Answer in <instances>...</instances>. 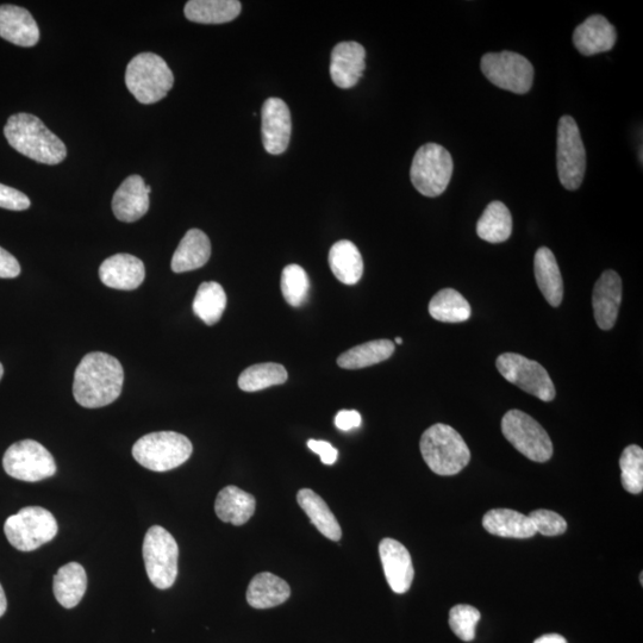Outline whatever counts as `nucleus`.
<instances>
[{
    "label": "nucleus",
    "instance_id": "nucleus-14",
    "mask_svg": "<svg viewBox=\"0 0 643 643\" xmlns=\"http://www.w3.org/2000/svg\"><path fill=\"white\" fill-rule=\"evenodd\" d=\"M262 143L267 153L283 154L291 140L292 120L289 106L279 98H268L261 111Z\"/></svg>",
    "mask_w": 643,
    "mask_h": 643
},
{
    "label": "nucleus",
    "instance_id": "nucleus-41",
    "mask_svg": "<svg viewBox=\"0 0 643 643\" xmlns=\"http://www.w3.org/2000/svg\"><path fill=\"white\" fill-rule=\"evenodd\" d=\"M308 447L312 452L320 455L321 461L324 465H334L337 458H339V452H337V449L327 441L309 440Z\"/></svg>",
    "mask_w": 643,
    "mask_h": 643
},
{
    "label": "nucleus",
    "instance_id": "nucleus-4",
    "mask_svg": "<svg viewBox=\"0 0 643 643\" xmlns=\"http://www.w3.org/2000/svg\"><path fill=\"white\" fill-rule=\"evenodd\" d=\"M126 84L136 101L142 104H154L164 99L171 91L174 76L161 56L142 53L129 62Z\"/></svg>",
    "mask_w": 643,
    "mask_h": 643
},
{
    "label": "nucleus",
    "instance_id": "nucleus-16",
    "mask_svg": "<svg viewBox=\"0 0 643 643\" xmlns=\"http://www.w3.org/2000/svg\"><path fill=\"white\" fill-rule=\"evenodd\" d=\"M366 51L358 42L336 45L330 62V77L340 89L347 90L359 83L366 68Z\"/></svg>",
    "mask_w": 643,
    "mask_h": 643
},
{
    "label": "nucleus",
    "instance_id": "nucleus-46",
    "mask_svg": "<svg viewBox=\"0 0 643 643\" xmlns=\"http://www.w3.org/2000/svg\"><path fill=\"white\" fill-rule=\"evenodd\" d=\"M4 376V367L2 365V362H0V380H2Z\"/></svg>",
    "mask_w": 643,
    "mask_h": 643
},
{
    "label": "nucleus",
    "instance_id": "nucleus-2",
    "mask_svg": "<svg viewBox=\"0 0 643 643\" xmlns=\"http://www.w3.org/2000/svg\"><path fill=\"white\" fill-rule=\"evenodd\" d=\"M9 145L27 158L45 165H58L67 155L65 143L34 115L11 116L4 127Z\"/></svg>",
    "mask_w": 643,
    "mask_h": 643
},
{
    "label": "nucleus",
    "instance_id": "nucleus-19",
    "mask_svg": "<svg viewBox=\"0 0 643 643\" xmlns=\"http://www.w3.org/2000/svg\"><path fill=\"white\" fill-rule=\"evenodd\" d=\"M99 278L110 289L133 291L146 278L143 262L130 254H116L106 259L99 268Z\"/></svg>",
    "mask_w": 643,
    "mask_h": 643
},
{
    "label": "nucleus",
    "instance_id": "nucleus-27",
    "mask_svg": "<svg viewBox=\"0 0 643 643\" xmlns=\"http://www.w3.org/2000/svg\"><path fill=\"white\" fill-rule=\"evenodd\" d=\"M329 266L339 282L355 285L364 274V260L353 242L342 240L336 242L329 252Z\"/></svg>",
    "mask_w": 643,
    "mask_h": 643
},
{
    "label": "nucleus",
    "instance_id": "nucleus-20",
    "mask_svg": "<svg viewBox=\"0 0 643 643\" xmlns=\"http://www.w3.org/2000/svg\"><path fill=\"white\" fill-rule=\"evenodd\" d=\"M617 40L616 29L607 18L593 15L574 30L573 43L585 56L611 51Z\"/></svg>",
    "mask_w": 643,
    "mask_h": 643
},
{
    "label": "nucleus",
    "instance_id": "nucleus-26",
    "mask_svg": "<svg viewBox=\"0 0 643 643\" xmlns=\"http://www.w3.org/2000/svg\"><path fill=\"white\" fill-rule=\"evenodd\" d=\"M483 526L486 532L501 538L529 539L536 534L529 516L510 509H495L485 514Z\"/></svg>",
    "mask_w": 643,
    "mask_h": 643
},
{
    "label": "nucleus",
    "instance_id": "nucleus-29",
    "mask_svg": "<svg viewBox=\"0 0 643 643\" xmlns=\"http://www.w3.org/2000/svg\"><path fill=\"white\" fill-rule=\"evenodd\" d=\"M297 502L299 507L304 510L311 520V523L327 539L340 541L342 538V529L339 521L336 520L328 504L323 501L322 497L310 489H303L297 493Z\"/></svg>",
    "mask_w": 643,
    "mask_h": 643
},
{
    "label": "nucleus",
    "instance_id": "nucleus-1",
    "mask_svg": "<svg viewBox=\"0 0 643 643\" xmlns=\"http://www.w3.org/2000/svg\"><path fill=\"white\" fill-rule=\"evenodd\" d=\"M124 371L110 354L92 352L81 359L74 373L73 395L81 407L104 408L121 396Z\"/></svg>",
    "mask_w": 643,
    "mask_h": 643
},
{
    "label": "nucleus",
    "instance_id": "nucleus-35",
    "mask_svg": "<svg viewBox=\"0 0 643 643\" xmlns=\"http://www.w3.org/2000/svg\"><path fill=\"white\" fill-rule=\"evenodd\" d=\"M287 378L289 374L283 365L266 362L246 368L239 378V387L242 391L258 392L271 386L285 384Z\"/></svg>",
    "mask_w": 643,
    "mask_h": 643
},
{
    "label": "nucleus",
    "instance_id": "nucleus-17",
    "mask_svg": "<svg viewBox=\"0 0 643 643\" xmlns=\"http://www.w3.org/2000/svg\"><path fill=\"white\" fill-rule=\"evenodd\" d=\"M622 302V280L615 271H605L593 289L592 307L597 326L613 329Z\"/></svg>",
    "mask_w": 643,
    "mask_h": 643
},
{
    "label": "nucleus",
    "instance_id": "nucleus-12",
    "mask_svg": "<svg viewBox=\"0 0 643 643\" xmlns=\"http://www.w3.org/2000/svg\"><path fill=\"white\" fill-rule=\"evenodd\" d=\"M3 467L10 477L28 483L41 482L56 472L53 455L34 440H23L10 446L4 454Z\"/></svg>",
    "mask_w": 643,
    "mask_h": 643
},
{
    "label": "nucleus",
    "instance_id": "nucleus-24",
    "mask_svg": "<svg viewBox=\"0 0 643 643\" xmlns=\"http://www.w3.org/2000/svg\"><path fill=\"white\" fill-rule=\"evenodd\" d=\"M291 596L290 585L276 574L262 572L249 583L247 602L255 609H270L283 604Z\"/></svg>",
    "mask_w": 643,
    "mask_h": 643
},
{
    "label": "nucleus",
    "instance_id": "nucleus-44",
    "mask_svg": "<svg viewBox=\"0 0 643 643\" xmlns=\"http://www.w3.org/2000/svg\"><path fill=\"white\" fill-rule=\"evenodd\" d=\"M534 643H568L563 635L559 634H547L541 636Z\"/></svg>",
    "mask_w": 643,
    "mask_h": 643
},
{
    "label": "nucleus",
    "instance_id": "nucleus-8",
    "mask_svg": "<svg viewBox=\"0 0 643 643\" xmlns=\"http://www.w3.org/2000/svg\"><path fill=\"white\" fill-rule=\"evenodd\" d=\"M143 560L149 580L155 588H172L178 577L179 547L165 528L154 526L143 541Z\"/></svg>",
    "mask_w": 643,
    "mask_h": 643
},
{
    "label": "nucleus",
    "instance_id": "nucleus-34",
    "mask_svg": "<svg viewBox=\"0 0 643 643\" xmlns=\"http://www.w3.org/2000/svg\"><path fill=\"white\" fill-rule=\"evenodd\" d=\"M226 308L227 295L220 284L208 282L199 286L193 301V311L205 324L214 326L220 322Z\"/></svg>",
    "mask_w": 643,
    "mask_h": 643
},
{
    "label": "nucleus",
    "instance_id": "nucleus-10",
    "mask_svg": "<svg viewBox=\"0 0 643 643\" xmlns=\"http://www.w3.org/2000/svg\"><path fill=\"white\" fill-rule=\"evenodd\" d=\"M482 72L499 89L526 95L534 83V67L523 55L514 52L488 53L482 58Z\"/></svg>",
    "mask_w": 643,
    "mask_h": 643
},
{
    "label": "nucleus",
    "instance_id": "nucleus-3",
    "mask_svg": "<svg viewBox=\"0 0 643 643\" xmlns=\"http://www.w3.org/2000/svg\"><path fill=\"white\" fill-rule=\"evenodd\" d=\"M424 461L439 476H454L470 464L471 452L461 435L447 424H434L420 442Z\"/></svg>",
    "mask_w": 643,
    "mask_h": 643
},
{
    "label": "nucleus",
    "instance_id": "nucleus-38",
    "mask_svg": "<svg viewBox=\"0 0 643 643\" xmlns=\"http://www.w3.org/2000/svg\"><path fill=\"white\" fill-rule=\"evenodd\" d=\"M480 621L479 610L471 605H455L449 613V626L459 639L471 642L476 638V628Z\"/></svg>",
    "mask_w": 643,
    "mask_h": 643
},
{
    "label": "nucleus",
    "instance_id": "nucleus-32",
    "mask_svg": "<svg viewBox=\"0 0 643 643\" xmlns=\"http://www.w3.org/2000/svg\"><path fill=\"white\" fill-rule=\"evenodd\" d=\"M395 353V343L390 340H374L349 349L337 359V365L345 370H360L380 364Z\"/></svg>",
    "mask_w": 643,
    "mask_h": 643
},
{
    "label": "nucleus",
    "instance_id": "nucleus-9",
    "mask_svg": "<svg viewBox=\"0 0 643 643\" xmlns=\"http://www.w3.org/2000/svg\"><path fill=\"white\" fill-rule=\"evenodd\" d=\"M502 432L518 452L535 463H546L553 457V443L546 430L523 411H508L502 420Z\"/></svg>",
    "mask_w": 643,
    "mask_h": 643
},
{
    "label": "nucleus",
    "instance_id": "nucleus-18",
    "mask_svg": "<svg viewBox=\"0 0 643 643\" xmlns=\"http://www.w3.org/2000/svg\"><path fill=\"white\" fill-rule=\"evenodd\" d=\"M151 186L140 176H130L118 187L112 198V211L118 221L133 223L139 221L149 210Z\"/></svg>",
    "mask_w": 643,
    "mask_h": 643
},
{
    "label": "nucleus",
    "instance_id": "nucleus-6",
    "mask_svg": "<svg viewBox=\"0 0 643 643\" xmlns=\"http://www.w3.org/2000/svg\"><path fill=\"white\" fill-rule=\"evenodd\" d=\"M453 170L451 153L436 143H427L418 149L412 160L411 183L421 195L439 197L451 183Z\"/></svg>",
    "mask_w": 643,
    "mask_h": 643
},
{
    "label": "nucleus",
    "instance_id": "nucleus-5",
    "mask_svg": "<svg viewBox=\"0 0 643 643\" xmlns=\"http://www.w3.org/2000/svg\"><path fill=\"white\" fill-rule=\"evenodd\" d=\"M192 452L191 441L174 432L145 435L133 447V457L137 463L154 472L174 470L185 464Z\"/></svg>",
    "mask_w": 643,
    "mask_h": 643
},
{
    "label": "nucleus",
    "instance_id": "nucleus-42",
    "mask_svg": "<svg viewBox=\"0 0 643 643\" xmlns=\"http://www.w3.org/2000/svg\"><path fill=\"white\" fill-rule=\"evenodd\" d=\"M20 273V262L17 261L14 255L0 247V278L12 279L20 276Z\"/></svg>",
    "mask_w": 643,
    "mask_h": 643
},
{
    "label": "nucleus",
    "instance_id": "nucleus-40",
    "mask_svg": "<svg viewBox=\"0 0 643 643\" xmlns=\"http://www.w3.org/2000/svg\"><path fill=\"white\" fill-rule=\"evenodd\" d=\"M30 199L14 187L0 184V208L23 211L30 208Z\"/></svg>",
    "mask_w": 643,
    "mask_h": 643
},
{
    "label": "nucleus",
    "instance_id": "nucleus-7",
    "mask_svg": "<svg viewBox=\"0 0 643 643\" xmlns=\"http://www.w3.org/2000/svg\"><path fill=\"white\" fill-rule=\"evenodd\" d=\"M4 533L18 551L33 552L55 538L58 522L46 509L27 507L6 520Z\"/></svg>",
    "mask_w": 643,
    "mask_h": 643
},
{
    "label": "nucleus",
    "instance_id": "nucleus-23",
    "mask_svg": "<svg viewBox=\"0 0 643 643\" xmlns=\"http://www.w3.org/2000/svg\"><path fill=\"white\" fill-rule=\"evenodd\" d=\"M534 271L542 296L552 307H559L564 298V283L558 261L551 249H538L534 258Z\"/></svg>",
    "mask_w": 643,
    "mask_h": 643
},
{
    "label": "nucleus",
    "instance_id": "nucleus-33",
    "mask_svg": "<svg viewBox=\"0 0 643 643\" xmlns=\"http://www.w3.org/2000/svg\"><path fill=\"white\" fill-rule=\"evenodd\" d=\"M471 307L460 292L441 290L429 303V314L434 320L445 323H461L470 320Z\"/></svg>",
    "mask_w": 643,
    "mask_h": 643
},
{
    "label": "nucleus",
    "instance_id": "nucleus-11",
    "mask_svg": "<svg viewBox=\"0 0 643 643\" xmlns=\"http://www.w3.org/2000/svg\"><path fill=\"white\" fill-rule=\"evenodd\" d=\"M557 166L561 185L576 191L583 184L586 152L578 124L571 116L560 118L558 127Z\"/></svg>",
    "mask_w": 643,
    "mask_h": 643
},
{
    "label": "nucleus",
    "instance_id": "nucleus-36",
    "mask_svg": "<svg viewBox=\"0 0 643 643\" xmlns=\"http://www.w3.org/2000/svg\"><path fill=\"white\" fill-rule=\"evenodd\" d=\"M282 292L285 301L291 307L299 308L307 302L310 292V279L303 267L293 264L284 268Z\"/></svg>",
    "mask_w": 643,
    "mask_h": 643
},
{
    "label": "nucleus",
    "instance_id": "nucleus-25",
    "mask_svg": "<svg viewBox=\"0 0 643 643\" xmlns=\"http://www.w3.org/2000/svg\"><path fill=\"white\" fill-rule=\"evenodd\" d=\"M257 509V501L246 491L230 485L224 488L216 498V515L224 523L243 526L251 520Z\"/></svg>",
    "mask_w": 643,
    "mask_h": 643
},
{
    "label": "nucleus",
    "instance_id": "nucleus-47",
    "mask_svg": "<svg viewBox=\"0 0 643 643\" xmlns=\"http://www.w3.org/2000/svg\"><path fill=\"white\" fill-rule=\"evenodd\" d=\"M396 343H398V345H402L403 340L401 339V337H397Z\"/></svg>",
    "mask_w": 643,
    "mask_h": 643
},
{
    "label": "nucleus",
    "instance_id": "nucleus-37",
    "mask_svg": "<svg viewBox=\"0 0 643 643\" xmlns=\"http://www.w3.org/2000/svg\"><path fill=\"white\" fill-rule=\"evenodd\" d=\"M620 467L622 485L626 491L639 495L643 491V451L636 445L624 449Z\"/></svg>",
    "mask_w": 643,
    "mask_h": 643
},
{
    "label": "nucleus",
    "instance_id": "nucleus-31",
    "mask_svg": "<svg viewBox=\"0 0 643 643\" xmlns=\"http://www.w3.org/2000/svg\"><path fill=\"white\" fill-rule=\"evenodd\" d=\"M513 233V217L502 202H492L483 212L477 223L480 239L489 243H502Z\"/></svg>",
    "mask_w": 643,
    "mask_h": 643
},
{
    "label": "nucleus",
    "instance_id": "nucleus-43",
    "mask_svg": "<svg viewBox=\"0 0 643 643\" xmlns=\"http://www.w3.org/2000/svg\"><path fill=\"white\" fill-rule=\"evenodd\" d=\"M361 422L362 418L357 410H342L335 417V426L342 432H349V430L359 428Z\"/></svg>",
    "mask_w": 643,
    "mask_h": 643
},
{
    "label": "nucleus",
    "instance_id": "nucleus-45",
    "mask_svg": "<svg viewBox=\"0 0 643 643\" xmlns=\"http://www.w3.org/2000/svg\"><path fill=\"white\" fill-rule=\"evenodd\" d=\"M6 608H8V602H6L3 586L0 584V617L6 613Z\"/></svg>",
    "mask_w": 643,
    "mask_h": 643
},
{
    "label": "nucleus",
    "instance_id": "nucleus-22",
    "mask_svg": "<svg viewBox=\"0 0 643 643\" xmlns=\"http://www.w3.org/2000/svg\"><path fill=\"white\" fill-rule=\"evenodd\" d=\"M211 257V242L208 235L199 229H191L180 241L172 258V271L185 273L203 267Z\"/></svg>",
    "mask_w": 643,
    "mask_h": 643
},
{
    "label": "nucleus",
    "instance_id": "nucleus-39",
    "mask_svg": "<svg viewBox=\"0 0 643 643\" xmlns=\"http://www.w3.org/2000/svg\"><path fill=\"white\" fill-rule=\"evenodd\" d=\"M528 516L534 524L536 533L545 536H558L567 530L565 518L554 511L541 509L533 511Z\"/></svg>",
    "mask_w": 643,
    "mask_h": 643
},
{
    "label": "nucleus",
    "instance_id": "nucleus-21",
    "mask_svg": "<svg viewBox=\"0 0 643 643\" xmlns=\"http://www.w3.org/2000/svg\"><path fill=\"white\" fill-rule=\"evenodd\" d=\"M0 37L16 46L33 47L40 40V29L27 9L0 6Z\"/></svg>",
    "mask_w": 643,
    "mask_h": 643
},
{
    "label": "nucleus",
    "instance_id": "nucleus-28",
    "mask_svg": "<svg viewBox=\"0 0 643 643\" xmlns=\"http://www.w3.org/2000/svg\"><path fill=\"white\" fill-rule=\"evenodd\" d=\"M237 0H191L185 5L187 20L201 24H222L235 20L241 14Z\"/></svg>",
    "mask_w": 643,
    "mask_h": 643
},
{
    "label": "nucleus",
    "instance_id": "nucleus-30",
    "mask_svg": "<svg viewBox=\"0 0 643 643\" xmlns=\"http://www.w3.org/2000/svg\"><path fill=\"white\" fill-rule=\"evenodd\" d=\"M87 589L85 568L78 563L62 566L55 574L53 590L62 607L72 609L83 599Z\"/></svg>",
    "mask_w": 643,
    "mask_h": 643
},
{
    "label": "nucleus",
    "instance_id": "nucleus-15",
    "mask_svg": "<svg viewBox=\"0 0 643 643\" xmlns=\"http://www.w3.org/2000/svg\"><path fill=\"white\" fill-rule=\"evenodd\" d=\"M379 555L391 590L399 595L408 592L415 577L408 549L401 542L384 539L379 545Z\"/></svg>",
    "mask_w": 643,
    "mask_h": 643
},
{
    "label": "nucleus",
    "instance_id": "nucleus-13",
    "mask_svg": "<svg viewBox=\"0 0 643 643\" xmlns=\"http://www.w3.org/2000/svg\"><path fill=\"white\" fill-rule=\"evenodd\" d=\"M496 366L509 383L543 402H552L557 395L551 377L539 362L520 354L504 353L499 355Z\"/></svg>",
    "mask_w": 643,
    "mask_h": 643
}]
</instances>
